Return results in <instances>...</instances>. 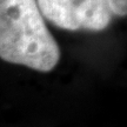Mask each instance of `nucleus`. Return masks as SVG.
I'll return each instance as SVG.
<instances>
[{"instance_id": "1", "label": "nucleus", "mask_w": 127, "mask_h": 127, "mask_svg": "<svg viewBox=\"0 0 127 127\" xmlns=\"http://www.w3.org/2000/svg\"><path fill=\"white\" fill-rule=\"evenodd\" d=\"M0 58L39 72H50L60 59L36 0H0Z\"/></svg>"}, {"instance_id": "2", "label": "nucleus", "mask_w": 127, "mask_h": 127, "mask_svg": "<svg viewBox=\"0 0 127 127\" xmlns=\"http://www.w3.org/2000/svg\"><path fill=\"white\" fill-rule=\"evenodd\" d=\"M51 23L68 31H102L112 21L107 0H38Z\"/></svg>"}, {"instance_id": "3", "label": "nucleus", "mask_w": 127, "mask_h": 127, "mask_svg": "<svg viewBox=\"0 0 127 127\" xmlns=\"http://www.w3.org/2000/svg\"><path fill=\"white\" fill-rule=\"evenodd\" d=\"M109 11L112 14L125 17L127 13V0H107Z\"/></svg>"}]
</instances>
